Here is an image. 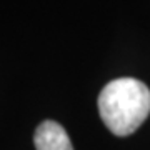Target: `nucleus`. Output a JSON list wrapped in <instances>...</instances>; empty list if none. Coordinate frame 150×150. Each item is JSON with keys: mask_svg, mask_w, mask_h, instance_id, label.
<instances>
[{"mask_svg": "<svg viewBox=\"0 0 150 150\" xmlns=\"http://www.w3.org/2000/svg\"><path fill=\"white\" fill-rule=\"evenodd\" d=\"M97 105L102 122L113 135L129 137L150 115V90L137 79H115L102 88Z\"/></svg>", "mask_w": 150, "mask_h": 150, "instance_id": "f257e3e1", "label": "nucleus"}, {"mask_svg": "<svg viewBox=\"0 0 150 150\" xmlns=\"http://www.w3.org/2000/svg\"><path fill=\"white\" fill-rule=\"evenodd\" d=\"M33 144L37 150H74L69 134L54 120H45L38 125L33 135Z\"/></svg>", "mask_w": 150, "mask_h": 150, "instance_id": "f03ea898", "label": "nucleus"}]
</instances>
